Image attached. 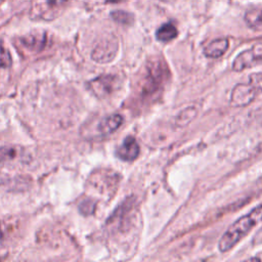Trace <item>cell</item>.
Listing matches in <instances>:
<instances>
[{
	"instance_id": "obj_1",
	"label": "cell",
	"mask_w": 262,
	"mask_h": 262,
	"mask_svg": "<svg viewBox=\"0 0 262 262\" xmlns=\"http://www.w3.org/2000/svg\"><path fill=\"white\" fill-rule=\"evenodd\" d=\"M260 221H262V204L253 208L249 213L238 218L228 227L219 241L218 247L220 252L224 253L232 249Z\"/></svg>"
},
{
	"instance_id": "obj_2",
	"label": "cell",
	"mask_w": 262,
	"mask_h": 262,
	"mask_svg": "<svg viewBox=\"0 0 262 262\" xmlns=\"http://www.w3.org/2000/svg\"><path fill=\"white\" fill-rule=\"evenodd\" d=\"M262 63V43H257L251 48L241 52L232 63V69L236 72Z\"/></svg>"
},
{
	"instance_id": "obj_3",
	"label": "cell",
	"mask_w": 262,
	"mask_h": 262,
	"mask_svg": "<svg viewBox=\"0 0 262 262\" xmlns=\"http://www.w3.org/2000/svg\"><path fill=\"white\" fill-rule=\"evenodd\" d=\"M258 93V90L250 82L238 83L232 89L230 103L234 106H246L254 100Z\"/></svg>"
},
{
	"instance_id": "obj_4",
	"label": "cell",
	"mask_w": 262,
	"mask_h": 262,
	"mask_svg": "<svg viewBox=\"0 0 262 262\" xmlns=\"http://www.w3.org/2000/svg\"><path fill=\"white\" fill-rule=\"evenodd\" d=\"M118 51V42L115 38H106L100 41L92 51V58L97 62H110Z\"/></svg>"
},
{
	"instance_id": "obj_5",
	"label": "cell",
	"mask_w": 262,
	"mask_h": 262,
	"mask_svg": "<svg viewBox=\"0 0 262 262\" xmlns=\"http://www.w3.org/2000/svg\"><path fill=\"white\" fill-rule=\"evenodd\" d=\"M117 83V77L113 75H104L100 76L90 82V89L96 96L104 97L111 94V92L115 89Z\"/></svg>"
},
{
	"instance_id": "obj_6",
	"label": "cell",
	"mask_w": 262,
	"mask_h": 262,
	"mask_svg": "<svg viewBox=\"0 0 262 262\" xmlns=\"http://www.w3.org/2000/svg\"><path fill=\"white\" fill-rule=\"evenodd\" d=\"M139 145L133 136H127L117 149V156L126 162H131L137 158Z\"/></svg>"
},
{
	"instance_id": "obj_7",
	"label": "cell",
	"mask_w": 262,
	"mask_h": 262,
	"mask_svg": "<svg viewBox=\"0 0 262 262\" xmlns=\"http://www.w3.org/2000/svg\"><path fill=\"white\" fill-rule=\"evenodd\" d=\"M25 158V150L18 145L0 146V165L17 162Z\"/></svg>"
},
{
	"instance_id": "obj_8",
	"label": "cell",
	"mask_w": 262,
	"mask_h": 262,
	"mask_svg": "<svg viewBox=\"0 0 262 262\" xmlns=\"http://www.w3.org/2000/svg\"><path fill=\"white\" fill-rule=\"evenodd\" d=\"M228 48V40L226 38H219L211 41L205 48L204 53L211 58L222 56Z\"/></svg>"
},
{
	"instance_id": "obj_9",
	"label": "cell",
	"mask_w": 262,
	"mask_h": 262,
	"mask_svg": "<svg viewBox=\"0 0 262 262\" xmlns=\"http://www.w3.org/2000/svg\"><path fill=\"white\" fill-rule=\"evenodd\" d=\"M123 123V117L119 114H115L104 118L98 124V131L102 135H107L115 132Z\"/></svg>"
},
{
	"instance_id": "obj_10",
	"label": "cell",
	"mask_w": 262,
	"mask_h": 262,
	"mask_svg": "<svg viewBox=\"0 0 262 262\" xmlns=\"http://www.w3.org/2000/svg\"><path fill=\"white\" fill-rule=\"evenodd\" d=\"M245 21L251 29L262 31V8H254L247 11Z\"/></svg>"
},
{
	"instance_id": "obj_11",
	"label": "cell",
	"mask_w": 262,
	"mask_h": 262,
	"mask_svg": "<svg viewBox=\"0 0 262 262\" xmlns=\"http://www.w3.org/2000/svg\"><path fill=\"white\" fill-rule=\"evenodd\" d=\"M177 34H178V32H177L176 27L171 23H167L158 29V31L156 33V37L158 40H160L162 42H168V41H171L174 38H176Z\"/></svg>"
},
{
	"instance_id": "obj_12",
	"label": "cell",
	"mask_w": 262,
	"mask_h": 262,
	"mask_svg": "<svg viewBox=\"0 0 262 262\" xmlns=\"http://www.w3.org/2000/svg\"><path fill=\"white\" fill-rule=\"evenodd\" d=\"M196 113H198V108L195 106H189V107L185 108L184 111H182L176 119L177 126L182 127V126L187 125L195 117Z\"/></svg>"
},
{
	"instance_id": "obj_13",
	"label": "cell",
	"mask_w": 262,
	"mask_h": 262,
	"mask_svg": "<svg viewBox=\"0 0 262 262\" xmlns=\"http://www.w3.org/2000/svg\"><path fill=\"white\" fill-rule=\"evenodd\" d=\"M111 16L117 23H120L123 25H130L133 23V15L127 11L115 10L111 13Z\"/></svg>"
},
{
	"instance_id": "obj_14",
	"label": "cell",
	"mask_w": 262,
	"mask_h": 262,
	"mask_svg": "<svg viewBox=\"0 0 262 262\" xmlns=\"http://www.w3.org/2000/svg\"><path fill=\"white\" fill-rule=\"evenodd\" d=\"M23 43L26 47L30 48L31 50H40L43 47V43H44V39H40L36 36H32V37H26L23 40Z\"/></svg>"
},
{
	"instance_id": "obj_15",
	"label": "cell",
	"mask_w": 262,
	"mask_h": 262,
	"mask_svg": "<svg viewBox=\"0 0 262 262\" xmlns=\"http://www.w3.org/2000/svg\"><path fill=\"white\" fill-rule=\"evenodd\" d=\"M11 56L9 51L0 43V67L7 68L11 64Z\"/></svg>"
},
{
	"instance_id": "obj_16",
	"label": "cell",
	"mask_w": 262,
	"mask_h": 262,
	"mask_svg": "<svg viewBox=\"0 0 262 262\" xmlns=\"http://www.w3.org/2000/svg\"><path fill=\"white\" fill-rule=\"evenodd\" d=\"M94 209H95V204L91 200H85L80 204V211L85 215L92 214L94 212Z\"/></svg>"
},
{
	"instance_id": "obj_17",
	"label": "cell",
	"mask_w": 262,
	"mask_h": 262,
	"mask_svg": "<svg viewBox=\"0 0 262 262\" xmlns=\"http://www.w3.org/2000/svg\"><path fill=\"white\" fill-rule=\"evenodd\" d=\"M249 82L254 85L258 92H262V73H254L249 77Z\"/></svg>"
},
{
	"instance_id": "obj_18",
	"label": "cell",
	"mask_w": 262,
	"mask_h": 262,
	"mask_svg": "<svg viewBox=\"0 0 262 262\" xmlns=\"http://www.w3.org/2000/svg\"><path fill=\"white\" fill-rule=\"evenodd\" d=\"M252 243H253V245H255V246L262 245V227H261L260 230H258V232L254 235Z\"/></svg>"
},
{
	"instance_id": "obj_19",
	"label": "cell",
	"mask_w": 262,
	"mask_h": 262,
	"mask_svg": "<svg viewBox=\"0 0 262 262\" xmlns=\"http://www.w3.org/2000/svg\"><path fill=\"white\" fill-rule=\"evenodd\" d=\"M51 5H59L66 2V0H47Z\"/></svg>"
},
{
	"instance_id": "obj_20",
	"label": "cell",
	"mask_w": 262,
	"mask_h": 262,
	"mask_svg": "<svg viewBox=\"0 0 262 262\" xmlns=\"http://www.w3.org/2000/svg\"><path fill=\"white\" fill-rule=\"evenodd\" d=\"M122 1H124V0H106V2H111V3H119Z\"/></svg>"
},
{
	"instance_id": "obj_21",
	"label": "cell",
	"mask_w": 262,
	"mask_h": 262,
	"mask_svg": "<svg viewBox=\"0 0 262 262\" xmlns=\"http://www.w3.org/2000/svg\"><path fill=\"white\" fill-rule=\"evenodd\" d=\"M161 1H163V2H172L174 0H161Z\"/></svg>"
},
{
	"instance_id": "obj_22",
	"label": "cell",
	"mask_w": 262,
	"mask_h": 262,
	"mask_svg": "<svg viewBox=\"0 0 262 262\" xmlns=\"http://www.w3.org/2000/svg\"><path fill=\"white\" fill-rule=\"evenodd\" d=\"M1 237H2V231H1V226H0V239H1Z\"/></svg>"
}]
</instances>
